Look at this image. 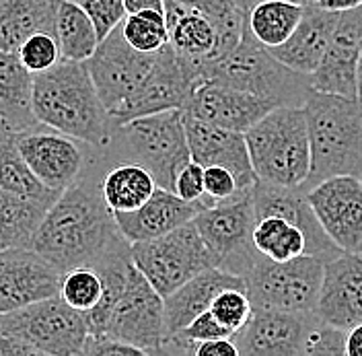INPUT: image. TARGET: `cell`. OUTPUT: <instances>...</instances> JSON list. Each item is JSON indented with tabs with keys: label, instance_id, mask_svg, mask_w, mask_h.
Returning a JSON list of instances; mask_svg holds the SVG:
<instances>
[{
	"label": "cell",
	"instance_id": "obj_1",
	"mask_svg": "<svg viewBox=\"0 0 362 356\" xmlns=\"http://www.w3.org/2000/svg\"><path fill=\"white\" fill-rule=\"evenodd\" d=\"M126 245L130 243L103 200L101 183L78 178L47 208L31 249L66 272L76 266H97Z\"/></svg>",
	"mask_w": 362,
	"mask_h": 356
},
{
	"label": "cell",
	"instance_id": "obj_2",
	"mask_svg": "<svg viewBox=\"0 0 362 356\" xmlns=\"http://www.w3.org/2000/svg\"><path fill=\"white\" fill-rule=\"evenodd\" d=\"M33 113L45 128L97 151L110 142L112 117L85 62L60 58L52 68L33 74Z\"/></svg>",
	"mask_w": 362,
	"mask_h": 356
},
{
	"label": "cell",
	"instance_id": "obj_3",
	"mask_svg": "<svg viewBox=\"0 0 362 356\" xmlns=\"http://www.w3.org/2000/svg\"><path fill=\"white\" fill-rule=\"evenodd\" d=\"M311 169L305 192L334 176H361L362 105L358 99L311 91L305 105Z\"/></svg>",
	"mask_w": 362,
	"mask_h": 356
},
{
	"label": "cell",
	"instance_id": "obj_4",
	"mask_svg": "<svg viewBox=\"0 0 362 356\" xmlns=\"http://www.w3.org/2000/svg\"><path fill=\"white\" fill-rule=\"evenodd\" d=\"M198 81H212L226 87L247 91L266 97L276 105L303 108L311 95L309 74H300L274 58L270 50L259 44L249 31L247 19L241 40L225 56L198 68Z\"/></svg>",
	"mask_w": 362,
	"mask_h": 356
},
{
	"label": "cell",
	"instance_id": "obj_5",
	"mask_svg": "<svg viewBox=\"0 0 362 356\" xmlns=\"http://www.w3.org/2000/svg\"><path fill=\"white\" fill-rule=\"evenodd\" d=\"M245 142L257 181L286 188L305 183L311 149L303 108H274L245 132Z\"/></svg>",
	"mask_w": 362,
	"mask_h": 356
},
{
	"label": "cell",
	"instance_id": "obj_6",
	"mask_svg": "<svg viewBox=\"0 0 362 356\" xmlns=\"http://www.w3.org/2000/svg\"><path fill=\"white\" fill-rule=\"evenodd\" d=\"M122 163L144 167L158 188L173 192L175 176L192 159L181 110L151 113L113 126L103 149Z\"/></svg>",
	"mask_w": 362,
	"mask_h": 356
},
{
	"label": "cell",
	"instance_id": "obj_7",
	"mask_svg": "<svg viewBox=\"0 0 362 356\" xmlns=\"http://www.w3.org/2000/svg\"><path fill=\"white\" fill-rule=\"evenodd\" d=\"M0 334L31 346L35 355L81 356L89 326L85 313L54 294L21 309L0 313Z\"/></svg>",
	"mask_w": 362,
	"mask_h": 356
},
{
	"label": "cell",
	"instance_id": "obj_8",
	"mask_svg": "<svg viewBox=\"0 0 362 356\" xmlns=\"http://www.w3.org/2000/svg\"><path fill=\"white\" fill-rule=\"evenodd\" d=\"M323 264V260L309 253L276 262L257 251L243 276L251 305L280 311H313Z\"/></svg>",
	"mask_w": 362,
	"mask_h": 356
},
{
	"label": "cell",
	"instance_id": "obj_9",
	"mask_svg": "<svg viewBox=\"0 0 362 356\" xmlns=\"http://www.w3.org/2000/svg\"><path fill=\"white\" fill-rule=\"evenodd\" d=\"M130 258L160 297L214 266L196 224L185 223L153 239L130 243Z\"/></svg>",
	"mask_w": 362,
	"mask_h": 356
},
{
	"label": "cell",
	"instance_id": "obj_10",
	"mask_svg": "<svg viewBox=\"0 0 362 356\" xmlns=\"http://www.w3.org/2000/svg\"><path fill=\"white\" fill-rule=\"evenodd\" d=\"M192 223L210 251L214 266L243 278L257 253L253 245L255 210L251 190L206 206Z\"/></svg>",
	"mask_w": 362,
	"mask_h": 356
},
{
	"label": "cell",
	"instance_id": "obj_11",
	"mask_svg": "<svg viewBox=\"0 0 362 356\" xmlns=\"http://www.w3.org/2000/svg\"><path fill=\"white\" fill-rule=\"evenodd\" d=\"M113 338L138 348L142 355H160L165 338L163 297L134 266L128 268L124 287L113 301L101 334L93 338Z\"/></svg>",
	"mask_w": 362,
	"mask_h": 356
},
{
	"label": "cell",
	"instance_id": "obj_12",
	"mask_svg": "<svg viewBox=\"0 0 362 356\" xmlns=\"http://www.w3.org/2000/svg\"><path fill=\"white\" fill-rule=\"evenodd\" d=\"M157 52L146 54L134 50L124 40L119 25L97 44L85 64L107 112H113L138 89L155 64Z\"/></svg>",
	"mask_w": 362,
	"mask_h": 356
},
{
	"label": "cell",
	"instance_id": "obj_13",
	"mask_svg": "<svg viewBox=\"0 0 362 356\" xmlns=\"http://www.w3.org/2000/svg\"><path fill=\"white\" fill-rule=\"evenodd\" d=\"M196 83L192 68L187 67L173 47L165 44L157 52V60L138 89L110 112L112 126L126 124L134 117L151 115V113L181 110L189 97V91Z\"/></svg>",
	"mask_w": 362,
	"mask_h": 356
},
{
	"label": "cell",
	"instance_id": "obj_14",
	"mask_svg": "<svg viewBox=\"0 0 362 356\" xmlns=\"http://www.w3.org/2000/svg\"><path fill=\"white\" fill-rule=\"evenodd\" d=\"M307 200L327 237L341 251L362 255V179L334 176L307 190Z\"/></svg>",
	"mask_w": 362,
	"mask_h": 356
},
{
	"label": "cell",
	"instance_id": "obj_15",
	"mask_svg": "<svg viewBox=\"0 0 362 356\" xmlns=\"http://www.w3.org/2000/svg\"><path fill=\"white\" fill-rule=\"evenodd\" d=\"M317 315L313 311H253L241 330L230 335L239 356H305L307 332Z\"/></svg>",
	"mask_w": 362,
	"mask_h": 356
},
{
	"label": "cell",
	"instance_id": "obj_16",
	"mask_svg": "<svg viewBox=\"0 0 362 356\" xmlns=\"http://www.w3.org/2000/svg\"><path fill=\"white\" fill-rule=\"evenodd\" d=\"M274 108L278 105L266 97L212 81H198L194 83L181 112L226 130L245 134Z\"/></svg>",
	"mask_w": 362,
	"mask_h": 356
},
{
	"label": "cell",
	"instance_id": "obj_17",
	"mask_svg": "<svg viewBox=\"0 0 362 356\" xmlns=\"http://www.w3.org/2000/svg\"><path fill=\"white\" fill-rule=\"evenodd\" d=\"M37 126L25 132H15L23 159L37 179L54 192H64L85 169V153L78 140L52 128Z\"/></svg>",
	"mask_w": 362,
	"mask_h": 356
},
{
	"label": "cell",
	"instance_id": "obj_18",
	"mask_svg": "<svg viewBox=\"0 0 362 356\" xmlns=\"http://www.w3.org/2000/svg\"><path fill=\"white\" fill-rule=\"evenodd\" d=\"M62 272L35 249L0 251V313L58 294Z\"/></svg>",
	"mask_w": 362,
	"mask_h": 356
},
{
	"label": "cell",
	"instance_id": "obj_19",
	"mask_svg": "<svg viewBox=\"0 0 362 356\" xmlns=\"http://www.w3.org/2000/svg\"><path fill=\"white\" fill-rule=\"evenodd\" d=\"M313 313L346 332L362 323V255L341 251L323 264Z\"/></svg>",
	"mask_w": 362,
	"mask_h": 356
},
{
	"label": "cell",
	"instance_id": "obj_20",
	"mask_svg": "<svg viewBox=\"0 0 362 356\" xmlns=\"http://www.w3.org/2000/svg\"><path fill=\"white\" fill-rule=\"evenodd\" d=\"M362 44V6L344 11L319 67L309 74L311 89L356 99V70Z\"/></svg>",
	"mask_w": 362,
	"mask_h": 356
},
{
	"label": "cell",
	"instance_id": "obj_21",
	"mask_svg": "<svg viewBox=\"0 0 362 356\" xmlns=\"http://www.w3.org/2000/svg\"><path fill=\"white\" fill-rule=\"evenodd\" d=\"M251 198H253L255 221L266 217H282L288 223L296 224L307 237L309 255H315L319 260L327 262L341 253V249L323 231L311 204L307 200V192L300 185L286 188V185L255 181V185L251 188Z\"/></svg>",
	"mask_w": 362,
	"mask_h": 356
},
{
	"label": "cell",
	"instance_id": "obj_22",
	"mask_svg": "<svg viewBox=\"0 0 362 356\" xmlns=\"http://www.w3.org/2000/svg\"><path fill=\"white\" fill-rule=\"evenodd\" d=\"M183 126H185L192 161L200 163L202 167L218 165L228 169L243 192H249L255 185L257 178L251 167L245 134L226 130L221 126L189 117L185 113H183Z\"/></svg>",
	"mask_w": 362,
	"mask_h": 356
},
{
	"label": "cell",
	"instance_id": "obj_23",
	"mask_svg": "<svg viewBox=\"0 0 362 356\" xmlns=\"http://www.w3.org/2000/svg\"><path fill=\"white\" fill-rule=\"evenodd\" d=\"M214 202L202 196V200H183L175 192L165 188H155L148 200L128 212H113L119 233L128 243L146 241L165 235L181 224L194 221V217Z\"/></svg>",
	"mask_w": 362,
	"mask_h": 356
},
{
	"label": "cell",
	"instance_id": "obj_24",
	"mask_svg": "<svg viewBox=\"0 0 362 356\" xmlns=\"http://www.w3.org/2000/svg\"><path fill=\"white\" fill-rule=\"evenodd\" d=\"M163 11L167 19L169 45L192 68L194 76L202 64L216 60L228 52L221 38L218 25L210 17L194 8H185L175 0H163Z\"/></svg>",
	"mask_w": 362,
	"mask_h": 356
},
{
	"label": "cell",
	"instance_id": "obj_25",
	"mask_svg": "<svg viewBox=\"0 0 362 356\" xmlns=\"http://www.w3.org/2000/svg\"><path fill=\"white\" fill-rule=\"evenodd\" d=\"M225 289H245L241 276L212 266L196 274L187 282L163 297L165 309V338L177 334L194 317L208 311L218 292ZM163 338V340H165Z\"/></svg>",
	"mask_w": 362,
	"mask_h": 356
},
{
	"label": "cell",
	"instance_id": "obj_26",
	"mask_svg": "<svg viewBox=\"0 0 362 356\" xmlns=\"http://www.w3.org/2000/svg\"><path fill=\"white\" fill-rule=\"evenodd\" d=\"M339 15L341 13L325 11L317 4L305 6L303 17L288 40L268 50L284 67L293 68L300 74H311L321 62V56L334 35Z\"/></svg>",
	"mask_w": 362,
	"mask_h": 356
},
{
	"label": "cell",
	"instance_id": "obj_27",
	"mask_svg": "<svg viewBox=\"0 0 362 356\" xmlns=\"http://www.w3.org/2000/svg\"><path fill=\"white\" fill-rule=\"evenodd\" d=\"M0 124L13 132L42 126L33 113V74L23 67L17 52L0 50Z\"/></svg>",
	"mask_w": 362,
	"mask_h": 356
},
{
	"label": "cell",
	"instance_id": "obj_28",
	"mask_svg": "<svg viewBox=\"0 0 362 356\" xmlns=\"http://www.w3.org/2000/svg\"><path fill=\"white\" fill-rule=\"evenodd\" d=\"M58 4L60 0H0V50L17 52L29 35L54 33Z\"/></svg>",
	"mask_w": 362,
	"mask_h": 356
},
{
	"label": "cell",
	"instance_id": "obj_29",
	"mask_svg": "<svg viewBox=\"0 0 362 356\" xmlns=\"http://www.w3.org/2000/svg\"><path fill=\"white\" fill-rule=\"evenodd\" d=\"M49 206L47 202L0 192V251L31 249Z\"/></svg>",
	"mask_w": 362,
	"mask_h": 356
},
{
	"label": "cell",
	"instance_id": "obj_30",
	"mask_svg": "<svg viewBox=\"0 0 362 356\" xmlns=\"http://www.w3.org/2000/svg\"><path fill=\"white\" fill-rule=\"evenodd\" d=\"M56 40L62 60L87 62L99 44L97 29L85 13V8L74 0H60L56 11Z\"/></svg>",
	"mask_w": 362,
	"mask_h": 356
},
{
	"label": "cell",
	"instance_id": "obj_31",
	"mask_svg": "<svg viewBox=\"0 0 362 356\" xmlns=\"http://www.w3.org/2000/svg\"><path fill=\"white\" fill-rule=\"evenodd\" d=\"M157 183L153 176L136 163H119L101 179L103 200L113 212L134 210L151 198Z\"/></svg>",
	"mask_w": 362,
	"mask_h": 356
},
{
	"label": "cell",
	"instance_id": "obj_32",
	"mask_svg": "<svg viewBox=\"0 0 362 356\" xmlns=\"http://www.w3.org/2000/svg\"><path fill=\"white\" fill-rule=\"evenodd\" d=\"M0 192L47 202V204H54L60 196V192L49 190L31 171V167L27 165L17 147L15 132L0 144Z\"/></svg>",
	"mask_w": 362,
	"mask_h": 356
},
{
	"label": "cell",
	"instance_id": "obj_33",
	"mask_svg": "<svg viewBox=\"0 0 362 356\" xmlns=\"http://www.w3.org/2000/svg\"><path fill=\"white\" fill-rule=\"evenodd\" d=\"M303 17V6L288 0H259L247 11V27L253 38L266 47L288 40Z\"/></svg>",
	"mask_w": 362,
	"mask_h": 356
},
{
	"label": "cell",
	"instance_id": "obj_34",
	"mask_svg": "<svg viewBox=\"0 0 362 356\" xmlns=\"http://www.w3.org/2000/svg\"><path fill=\"white\" fill-rule=\"evenodd\" d=\"M253 245L259 253L276 262H286L307 253L305 233L282 217H266L255 221Z\"/></svg>",
	"mask_w": 362,
	"mask_h": 356
},
{
	"label": "cell",
	"instance_id": "obj_35",
	"mask_svg": "<svg viewBox=\"0 0 362 356\" xmlns=\"http://www.w3.org/2000/svg\"><path fill=\"white\" fill-rule=\"evenodd\" d=\"M119 27L124 40L138 52L153 54L165 44H169L165 11L144 8V11L128 13L124 21L119 23Z\"/></svg>",
	"mask_w": 362,
	"mask_h": 356
},
{
	"label": "cell",
	"instance_id": "obj_36",
	"mask_svg": "<svg viewBox=\"0 0 362 356\" xmlns=\"http://www.w3.org/2000/svg\"><path fill=\"white\" fill-rule=\"evenodd\" d=\"M175 2L185 8L198 11L216 23L221 38L228 50H233L241 40L247 11L237 0H175Z\"/></svg>",
	"mask_w": 362,
	"mask_h": 356
},
{
	"label": "cell",
	"instance_id": "obj_37",
	"mask_svg": "<svg viewBox=\"0 0 362 356\" xmlns=\"http://www.w3.org/2000/svg\"><path fill=\"white\" fill-rule=\"evenodd\" d=\"M58 294L78 311L93 309L103 297V278L93 266H76L62 272Z\"/></svg>",
	"mask_w": 362,
	"mask_h": 356
},
{
	"label": "cell",
	"instance_id": "obj_38",
	"mask_svg": "<svg viewBox=\"0 0 362 356\" xmlns=\"http://www.w3.org/2000/svg\"><path fill=\"white\" fill-rule=\"evenodd\" d=\"M17 56L21 60V64L31 74L44 72L47 68H52L60 60V47L58 40L54 33L47 31H37L33 35H29L19 47H17Z\"/></svg>",
	"mask_w": 362,
	"mask_h": 356
},
{
	"label": "cell",
	"instance_id": "obj_39",
	"mask_svg": "<svg viewBox=\"0 0 362 356\" xmlns=\"http://www.w3.org/2000/svg\"><path fill=\"white\" fill-rule=\"evenodd\" d=\"M210 311L233 335L245 326V321L253 311V305L245 289H225L212 301Z\"/></svg>",
	"mask_w": 362,
	"mask_h": 356
},
{
	"label": "cell",
	"instance_id": "obj_40",
	"mask_svg": "<svg viewBox=\"0 0 362 356\" xmlns=\"http://www.w3.org/2000/svg\"><path fill=\"white\" fill-rule=\"evenodd\" d=\"M346 330L329 326L317 317L307 332L305 356H346Z\"/></svg>",
	"mask_w": 362,
	"mask_h": 356
},
{
	"label": "cell",
	"instance_id": "obj_41",
	"mask_svg": "<svg viewBox=\"0 0 362 356\" xmlns=\"http://www.w3.org/2000/svg\"><path fill=\"white\" fill-rule=\"evenodd\" d=\"M74 2H78L90 17V21L97 29L99 42L128 15L124 0H74Z\"/></svg>",
	"mask_w": 362,
	"mask_h": 356
},
{
	"label": "cell",
	"instance_id": "obj_42",
	"mask_svg": "<svg viewBox=\"0 0 362 356\" xmlns=\"http://www.w3.org/2000/svg\"><path fill=\"white\" fill-rule=\"evenodd\" d=\"M243 194V190L239 188L235 176L218 165H208L204 167V196L214 202L228 200Z\"/></svg>",
	"mask_w": 362,
	"mask_h": 356
},
{
	"label": "cell",
	"instance_id": "obj_43",
	"mask_svg": "<svg viewBox=\"0 0 362 356\" xmlns=\"http://www.w3.org/2000/svg\"><path fill=\"white\" fill-rule=\"evenodd\" d=\"M173 192L183 200H202L204 196V167L196 161H187L175 176Z\"/></svg>",
	"mask_w": 362,
	"mask_h": 356
},
{
	"label": "cell",
	"instance_id": "obj_44",
	"mask_svg": "<svg viewBox=\"0 0 362 356\" xmlns=\"http://www.w3.org/2000/svg\"><path fill=\"white\" fill-rule=\"evenodd\" d=\"M142 356V352L130 346V344H124L119 340H113V338H93L87 335V342H85V348H83V356Z\"/></svg>",
	"mask_w": 362,
	"mask_h": 356
},
{
	"label": "cell",
	"instance_id": "obj_45",
	"mask_svg": "<svg viewBox=\"0 0 362 356\" xmlns=\"http://www.w3.org/2000/svg\"><path fill=\"white\" fill-rule=\"evenodd\" d=\"M194 356H239V352L230 338H214L198 342Z\"/></svg>",
	"mask_w": 362,
	"mask_h": 356
},
{
	"label": "cell",
	"instance_id": "obj_46",
	"mask_svg": "<svg viewBox=\"0 0 362 356\" xmlns=\"http://www.w3.org/2000/svg\"><path fill=\"white\" fill-rule=\"evenodd\" d=\"M0 356H35V350L11 335L0 334Z\"/></svg>",
	"mask_w": 362,
	"mask_h": 356
},
{
	"label": "cell",
	"instance_id": "obj_47",
	"mask_svg": "<svg viewBox=\"0 0 362 356\" xmlns=\"http://www.w3.org/2000/svg\"><path fill=\"white\" fill-rule=\"evenodd\" d=\"M346 356H362V323L348 330V334H346Z\"/></svg>",
	"mask_w": 362,
	"mask_h": 356
},
{
	"label": "cell",
	"instance_id": "obj_48",
	"mask_svg": "<svg viewBox=\"0 0 362 356\" xmlns=\"http://www.w3.org/2000/svg\"><path fill=\"white\" fill-rule=\"evenodd\" d=\"M317 6H321L325 11L344 13V11H352V8L362 6V0H317Z\"/></svg>",
	"mask_w": 362,
	"mask_h": 356
},
{
	"label": "cell",
	"instance_id": "obj_49",
	"mask_svg": "<svg viewBox=\"0 0 362 356\" xmlns=\"http://www.w3.org/2000/svg\"><path fill=\"white\" fill-rule=\"evenodd\" d=\"M124 4H126V13H136L144 8L163 11V0H124Z\"/></svg>",
	"mask_w": 362,
	"mask_h": 356
},
{
	"label": "cell",
	"instance_id": "obj_50",
	"mask_svg": "<svg viewBox=\"0 0 362 356\" xmlns=\"http://www.w3.org/2000/svg\"><path fill=\"white\" fill-rule=\"evenodd\" d=\"M356 99L362 105V44H361V56H358V70H356Z\"/></svg>",
	"mask_w": 362,
	"mask_h": 356
},
{
	"label": "cell",
	"instance_id": "obj_51",
	"mask_svg": "<svg viewBox=\"0 0 362 356\" xmlns=\"http://www.w3.org/2000/svg\"><path fill=\"white\" fill-rule=\"evenodd\" d=\"M11 134H13V130H11V128H6L4 124H0V144H2V142H4V140L11 136Z\"/></svg>",
	"mask_w": 362,
	"mask_h": 356
},
{
	"label": "cell",
	"instance_id": "obj_52",
	"mask_svg": "<svg viewBox=\"0 0 362 356\" xmlns=\"http://www.w3.org/2000/svg\"><path fill=\"white\" fill-rule=\"evenodd\" d=\"M288 2H294V4H298V6H311V4H317V0H288Z\"/></svg>",
	"mask_w": 362,
	"mask_h": 356
},
{
	"label": "cell",
	"instance_id": "obj_53",
	"mask_svg": "<svg viewBox=\"0 0 362 356\" xmlns=\"http://www.w3.org/2000/svg\"><path fill=\"white\" fill-rule=\"evenodd\" d=\"M237 2H239V4H241V6H243L245 11H249V8H251V6H253L255 2H259V0H237Z\"/></svg>",
	"mask_w": 362,
	"mask_h": 356
},
{
	"label": "cell",
	"instance_id": "obj_54",
	"mask_svg": "<svg viewBox=\"0 0 362 356\" xmlns=\"http://www.w3.org/2000/svg\"><path fill=\"white\" fill-rule=\"evenodd\" d=\"M358 178H361V179H362V171H361V176H358Z\"/></svg>",
	"mask_w": 362,
	"mask_h": 356
}]
</instances>
